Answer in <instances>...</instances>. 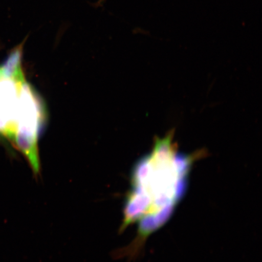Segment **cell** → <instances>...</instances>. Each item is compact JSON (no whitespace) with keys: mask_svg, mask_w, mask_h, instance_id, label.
<instances>
[{"mask_svg":"<svg viewBox=\"0 0 262 262\" xmlns=\"http://www.w3.org/2000/svg\"><path fill=\"white\" fill-rule=\"evenodd\" d=\"M43 103L26 80L19 92L17 122L13 143L24 154L35 176L40 171L38 142L46 118Z\"/></svg>","mask_w":262,"mask_h":262,"instance_id":"6da1fadb","label":"cell"},{"mask_svg":"<svg viewBox=\"0 0 262 262\" xmlns=\"http://www.w3.org/2000/svg\"><path fill=\"white\" fill-rule=\"evenodd\" d=\"M25 77H0V136L13 142L16 129L19 92Z\"/></svg>","mask_w":262,"mask_h":262,"instance_id":"7a4b0ae2","label":"cell"}]
</instances>
